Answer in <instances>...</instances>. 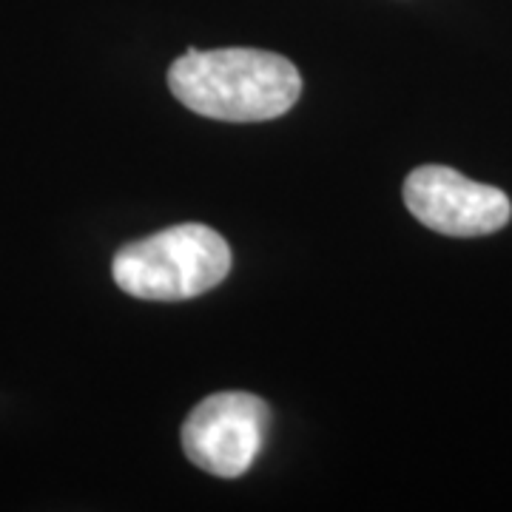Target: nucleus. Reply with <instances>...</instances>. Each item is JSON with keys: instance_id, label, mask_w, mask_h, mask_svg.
<instances>
[{"instance_id": "1", "label": "nucleus", "mask_w": 512, "mask_h": 512, "mask_svg": "<svg viewBox=\"0 0 512 512\" xmlns=\"http://www.w3.org/2000/svg\"><path fill=\"white\" fill-rule=\"evenodd\" d=\"M168 89L185 109L202 117L262 123L296 106L302 77L288 57L262 49H188L171 63Z\"/></svg>"}, {"instance_id": "2", "label": "nucleus", "mask_w": 512, "mask_h": 512, "mask_svg": "<svg viewBox=\"0 0 512 512\" xmlns=\"http://www.w3.org/2000/svg\"><path fill=\"white\" fill-rule=\"evenodd\" d=\"M231 271L228 242L208 225H171L154 237L123 245L111 276L134 299L180 302L217 288Z\"/></svg>"}, {"instance_id": "3", "label": "nucleus", "mask_w": 512, "mask_h": 512, "mask_svg": "<svg viewBox=\"0 0 512 512\" xmlns=\"http://www.w3.org/2000/svg\"><path fill=\"white\" fill-rule=\"evenodd\" d=\"M271 424L265 399L225 390L202 399L183 424V450L191 464L217 478H239L254 467Z\"/></svg>"}, {"instance_id": "4", "label": "nucleus", "mask_w": 512, "mask_h": 512, "mask_svg": "<svg viewBox=\"0 0 512 512\" xmlns=\"http://www.w3.org/2000/svg\"><path fill=\"white\" fill-rule=\"evenodd\" d=\"M407 211L447 237H484L512 217L510 197L493 185L473 183L447 165H421L404 180Z\"/></svg>"}]
</instances>
